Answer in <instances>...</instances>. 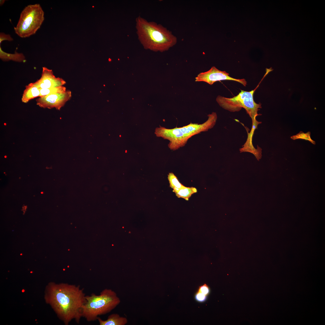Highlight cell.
I'll use <instances>...</instances> for the list:
<instances>
[{
    "instance_id": "6da1fadb",
    "label": "cell",
    "mask_w": 325,
    "mask_h": 325,
    "mask_svg": "<svg viewBox=\"0 0 325 325\" xmlns=\"http://www.w3.org/2000/svg\"><path fill=\"white\" fill-rule=\"evenodd\" d=\"M86 296L79 285L51 282L45 288V299L59 318L68 325L73 320L79 323Z\"/></svg>"
},
{
    "instance_id": "7a4b0ae2",
    "label": "cell",
    "mask_w": 325,
    "mask_h": 325,
    "mask_svg": "<svg viewBox=\"0 0 325 325\" xmlns=\"http://www.w3.org/2000/svg\"><path fill=\"white\" fill-rule=\"evenodd\" d=\"M135 21L138 39L145 49L162 52L176 44V37L162 25L149 22L140 16Z\"/></svg>"
},
{
    "instance_id": "3957f363",
    "label": "cell",
    "mask_w": 325,
    "mask_h": 325,
    "mask_svg": "<svg viewBox=\"0 0 325 325\" xmlns=\"http://www.w3.org/2000/svg\"><path fill=\"white\" fill-rule=\"evenodd\" d=\"M208 116L207 120L201 124L191 122L182 127L171 129L160 126L156 128L154 133L157 137L169 140V148L171 150H176L184 146L192 136L213 128L217 120V114L213 112Z\"/></svg>"
},
{
    "instance_id": "277c9868",
    "label": "cell",
    "mask_w": 325,
    "mask_h": 325,
    "mask_svg": "<svg viewBox=\"0 0 325 325\" xmlns=\"http://www.w3.org/2000/svg\"><path fill=\"white\" fill-rule=\"evenodd\" d=\"M85 298L82 316L88 322L96 320L99 316L110 312L121 302L116 293L108 289L103 290L99 295L92 293L90 296H86Z\"/></svg>"
},
{
    "instance_id": "5b68a950",
    "label": "cell",
    "mask_w": 325,
    "mask_h": 325,
    "mask_svg": "<svg viewBox=\"0 0 325 325\" xmlns=\"http://www.w3.org/2000/svg\"><path fill=\"white\" fill-rule=\"evenodd\" d=\"M268 73L266 72L265 75L256 87L250 91H246L241 90L237 95L231 98H227L218 95L216 101L219 106L231 112H237L242 108L246 110L252 119V125L251 129L255 130L257 128L258 124L262 122H258L256 117L261 115L258 113L259 108H262L261 104H257L255 102L253 98L255 91L259 86V84L264 77Z\"/></svg>"
},
{
    "instance_id": "8992f818",
    "label": "cell",
    "mask_w": 325,
    "mask_h": 325,
    "mask_svg": "<svg viewBox=\"0 0 325 325\" xmlns=\"http://www.w3.org/2000/svg\"><path fill=\"white\" fill-rule=\"evenodd\" d=\"M44 20V12L39 4L26 6L21 12L18 23L14 27L16 34L22 38L35 34Z\"/></svg>"
},
{
    "instance_id": "52a82bcc",
    "label": "cell",
    "mask_w": 325,
    "mask_h": 325,
    "mask_svg": "<svg viewBox=\"0 0 325 325\" xmlns=\"http://www.w3.org/2000/svg\"><path fill=\"white\" fill-rule=\"evenodd\" d=\"M223 80H229L240 83L244 86L247 82L244 79H237L229 76V74L225 71L219 70L215 67H212L208 71L200 73L195 78V82H204L210 85L214 82Z\"/></svg>"
},
{
    "instance_id": "ba28073f",
    "label": "cell",
    "mask_w": 325,
    "mask_h": 325,
    "mask_svg": "<svg viewBox=\"0 0 325 325\" xmlns=\"http://www.w3.org/2000/svg\"><path fill=\"white\" fill-rule=\"evenodd\" d=\"M72 96L71 91L57 93L39 97L36 100V104L41 107L48 109L55 108L59 110Z\"/></svg>"
},
{
    "instance_id": "9c48e42d",
    "label": "cell",
    "mask_w": 325,
    "mask_h": 325,
    "mask_svg": "<svg viewBox=\"0 0 325 325\" xmlns=\"http://www.w3.org/2000/svg\"><path fill=\"white\" fill-rule=\"evenodd\" d=\"M33 83L41 89L62 86L66 82L61 78L56 77L54 75L52 70L43 67L41 78Z\"/></svg>"
},
{
    "instance_id": "30bf717a",
    "label": "cell",
    "mask_w": 325,
    "mask_h": 325,
    "mask_svg": "<svg viewBox=\"0 0 325 325\" xmlns=\"http://www.w3.org/2000/svg\"><path fill=\"white\" fill-rule=\"evenodd\" d=\"M97 320L100 325H125L128 322L126 317L121 316L116 313L110 315L105 320H102L99 317Z\"/></svg>"
},
{
    "instance_id": "8fae6325",
    "label": "cell",
    "mask_w": 325,
    "mask_h": 325,
    "mask_svg": "<svg viewBox=\"0 0 325 325\" xmlns=\"http://www.w3.org/2000/svg\"><path fill=\"white\" fill-rule=\"evenodd\" d=\"M40 89L34 85L33 82L25 86L21 101L23 103H27L32 99L40 97Z\"/></svg>"
},
{
    "instance_id": "7c38bea8",
    "label": "cell",
    "mask_w": 325,
    "mask_h": 325,
    "mask_svg": "<svg viewBox=\"0 0 325 325\" xmlns=\"http://www.w3.org/2000/svg\"><path fill=\"white\" fill-rule=\"evenodd\" d=\"M0 58L4 61L12 60L21 62L25 60V57L23 53H19L17 51H15L14 54L8 53L3 51L0 46Z\"/></svg>"
},
{
    "instance_id": "4fadbf2b",
    "label": "cell",
    "mask_w": 325,
    "mask_h": 325,
    "mask_svg": "<svg viewBox=\"0 0 325 325\" xmlns=\"http://www.w3.org/2000/svg\"><path fill=\"white\" fill-rule=\"evenodd\" d=\"M197 192V189L195 187H187L185 186L175 193L178 198H181L186 200H188L192 195Z\"/></svg>"
},
{
    "instance_id": "5bb4252c",
    "label": "cell",
    "mask_w": 325,
    "mask_h": 325,
    "mask_svg": "<svg viewBox=\"0 0 325 325\" xmlns=\"http://www.w3.org/2000/svg\"><path fill=\"white\" fill-rule=\"evenodd\" d=\"M168 178L169 186L173 189V191L174 193L185 187L179 182L177 177L172 172L169 173Z\"/></svg>"
},
{
    "instance_id": "9a60e30c",
    "label": "cell",
    "mask_w": 325,
    "mask_h": 325,
    "mask_svg": "<svg viewBox=\"0 0 325 325\" xmlns=\"http://www.w3.org/2000/svg\"><path fill=\"white\" fill-rule=\"evenodd\" d=\"M66 91V87L63 86L48 88L41 89H40V97L57 93L63 92Z\"/></svg>"
},
{
    "instance_id": "2e32d148",
    "label": "cell",
    "mask_w": 325,
    "mask_h": 325,
    "mask_svg": "<svg viewBox=\"0 0 325 325\" xmlns=\"http://www.w3.org/2000/svg\"><path fill=\"white\" fill-rule=\"evenodd\" d=\"M311 133L310 132L305 133L302 131H300L298 134L296 135H293L290 137V138L293 140H296L298 139H302L309 141L313 144H315V141L312 140L311 137Z\"/></svg>"
},
{
    "instance_id": "e0dca14e",
    "label": "cell",
    "mask_w": 325,
    "mask_h": 325,
    "mask_svg": "<svg viewBox=\"0 0 325 325\" xmlns=\"http://www.w3.org/2000/svg\"><path fill=\"white\" fill-rule=\"evenodd\" d=\"M197 291L207 296L209 293L210 289L207 285L204 284L199 286Z\"/></svg>"
},
{
    "instance_id": "ac0fdd59",
    "label": "cell",
    "mask_w": 325,
    "mask_h": 325,
    "mask_svg": "<svg viewBox=\"0 0 325 325\" xmlns=\"http://www.w3.org/2000/svg\"><path fill=\"white\" fill-rule=\"evenodd\" d=\"M207 296L201 292L197 291L195 295V299L198 302H203L207 299Z\"/></svg>"
},
{
    "instance_id": "d6986e66",
    "label": "cell",
    "mask_w": 325,
    "mask_h": 325,
    "mask_svg": "<svg viewBox=\"0 0 325 325\" xmlns=\"http://www.w3.org/2000/svg\"><path fill=\"white\" fill-rule=\"evenodd\" d=\"M13 40V39L9 34H6L4 32L0 33V45L2 41L7 40L11 41Z\"/></svg>"
},
{
    "instance_id": "ffe728a7",
    "label": "cell",
    "mask_w": 325,
    "mask_h": 325,
    "mask_svg": "<svg viewBox=\"0 0 325 325\" xmlns=\"http://www.w3.org/2000/svg\"><path fill=\"white\" fill-rule=\"evenodd\" d=\"M0 1V5L1 6V5H3L4 4V2H5V0H1Z\"/></svg>"
}]
</instances>
